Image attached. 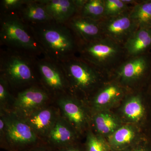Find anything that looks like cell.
<instances>
[{"label": "cell", "mask_w": 151, "mask_h": 151, "mask_svg": "<svg viewBox=\"0 0 151 151\" xmlns=\"http://www.w3.org/2000/svg\"><path fill=\"white\" fill-rule=\"evenodd\" d=\"M67 79L71 92L87 94L97 90L110 76L79 56H75L60 63Z\"/></svg>", "instance_id": "obj_4"}, {"label": "cell", "mask_w": 151, "mask_h": 151, "mask_svg": "<svg viewBox=\"0 0 151 151\" xmlns=\"http://www.w3.org/2000/svg\"><path fill=\"white\" fill-rule=\"evenodd\" d=\"M56 103L61 116L78 133L82 131L87 124V116L79 102L72 96L66 94L58 97Z\"/></svg>", "instance_id": "obj_12"}, {"label": "cell", "mask_w": 151, "mask_h": 151, "mask_svg": "<svg viewBox=\"0 0 151 151\" xmlns=\"http://www.w3.org/2000/svg\"><path fill=\"white\" fill-rule=\"evenodd\" d=\"M78 133L77 130L60 114L44 143L57 150L76 143Z\"/></svg>", "instance_id": "obj_13"}, {"label": "cell", "mask_w": 151, "mask_h": 151, "mask_svg": "<svg viewBox=\"0 0 151 151\" xmlns=\"http://www.w3.org/2000/svg\"><path fill=\"white\" fill-rule=\"evenodd\" d=\"M130 16L139 28H150L151 26V0L140 1L132 7Z\"/></svg>", "instance_id": "obj_19"}, {"label": "cell", "mask_w": 151, "mask_h": 151, "mask_svg": "<svg viewBox=\"0 0 151 151\" xmlns=\"http://www.w3.org/2000/svg\"><path fill=\"white\" fill-rule=\"evenodd\" d=\"M77 14L100 21L105 18V0H85Z\"/></svg>", "instance_id": "obj_20"}, {"label": "cell", "mask_w": 151, "mask_h": 151, "mask_svg": "<svg viewBox=\"0 0 151 151\" xmlns=\"http://www.w3.org/2000/svg\"><path fill=\"white\" fill-rule=\"evenodd\" d=\"M124 113L128 119L135 122L142 118L145 109L139 95H134L130 97L124 105Z\"/></svg>", "instance_id": "obj_21"}, {"label": "cell", "mask_w": 151, "mask_h": 151, "mask_svg": "<svg viewBox=\"0 0 151 151\" xmlns=\"http://www.w3.org/2000/svg\"><path fill=\"white\" fill-rule=\"evenodd\" d=\"M2 113L5 122V140L1 147L9 151H26L43 142L21 116L10 110Z\"/></svg>", "instance_id": "obj_6"}, {"label": "cell", "mask_w": 151, "mask_h": 151, "mask_svg": "<svg viewBox=\"0 0 151 151\" xmlns=\"http://www.w3.org/2000/svg\"><path fill=\"white\" fill-rule=\"evenodd\" d=\"M78 41L89 42L103 37L100 21L76 15L66 23Z\"/></svg>", "instance_id": "obj_14"}, {"label": "cell", "mask_w": 151, "mask_h": 151, "mask_svg": "<svg viewBox=\"0 0 151 151\" xmlns=\"http://www.w3.org/2000/svg\"><path fill=\"white\" fill-rule=\"evenodd\" d=\"M50 101V94L45 89L30 86L18 93L11 110L19 115L28 114L48 105Z\"/></svg>", "instance_id": "obj_11"}, {"label": "cell", "mask_w": 151, "mask_h": 151, "mask_svg": "<svg viewBox=\"0 0 151 151\" xmlns=\"http://www.w3.org/2000/svg\"><path fill=\"white\" fill-rule=\"evenodd\" d=\"M85 150L86 151H108V147L102 138L89 131L86 136Z\"/></svg>", "instance_id": "obj_25"}, {"label": "cell", "mask_w": 151, "mask_h": 151, "mask_svg": "<svg viewBox=\"0 0 151 151\" xmlns=\"http://www.w3.org/2000/svg\"><path fill=\"white\" fill-rule=\"evenodd\" d=\"M126 89L114 79L106 81L96 91L92 100L94 108L100 109L115 103L124 97Z\"/></svg>", "instance_id": "obj_15"}, {"label": "cell", "mask_w": 151, "mask_h": 151, "mask_svg": "<svg viewBox=\"0 0 151 151\" xmlns=\"http://www.w3.org/2000/svg\"><path fill=\"white\" fill-rule=\"evenodd\" d=\"M18 115L26 122L44 142L60 116V113L58 107L48 105L28 114Z\"/></svg>", "instance_id": "obj_10"}, {"label": "cell", "mask_w": 151, "mask_h": 151, "mask_svg": "<svg viewBox=\"0 0 151 151\" xmlns=\"http://www.w3.org/2000/svg\"><path fill=\"white\" fill-rule=\"evenodd\" d=\"M130 12L118 16L105 18L100 21L103 35L123 46L139 28L130 17Z\"/></svg>", "instance_id": "obj_9"}, {"label": "cell", "mask_w": 151, "mask_h": 151, "mask_svg": "<svg viewBox=\"0 0 151 151\" xmlns=\"http://www.w3.org/2000/svg\"><path fill=\"white\" fill-rule=\"evenodd\" d=\"M28 25L45 57L60 63L77 54L78 40L66 24L52 21Z\"/></svg>", "instance_id": "obj_1"}, {"label": "cell", "mask_w": 151, "mask_h": 151, "mask_svg": "<svg viewBox=\"0 0 151 151\" xmlns=\"http://www.w3.org/2000/svg\"><path fill=\"white\" fill-rule=\"evenodd\" d=\"M8 82L5 78L0 76V109L1 112H6L11 110L9 106L12 98L9 92Z\"/></svg>", "instance_id": "obj_26"}, {"label": "cell", "mask_w": 151, "mask_h": 151, "mask_svg": "<svg viewBox=\"0 0 151 151\" xmlns=\"http://www.w3.org/2000/svg\"><path fill=\"white\" fill-rule=\"evenodd\" d=\"M94 122L97 132L102 134L113 133L118 127L116 119L111 114L100 113L95 116Z\"/></svg>", "instance_id": "obj_22"}, {"label": "cell", "mask_w": 151, "mask_h": 151, "mask_svg": "<svg viewBox=\"0 0 151 151\" xmlns=\"http://www.w3.org/2000/svg\"><path fill=\"white\" fill-rule=\"evenodd\" d=\"M47 13L56 22L66 24L77 14L74 0H40Z\"/></svg>", "instance_id": "obj_16"}, {"label": "cell", "mask_w": 151, "mask_h": 151, "mask_svg": "<svg viewBox=\"0 0 151 151\" xmlns=\"http://www.w3.org/2000/svg\"><path fill=\"white\" fill-rule=\"evenodd\" d=\"M26 151H57V150L45 143L42 142L30 148Z\"/></svg>", "instance_id": "obj_28"}, {"label": "cell", "mask_w": 151, "mask_h": 151, "mask_svg": "<svg viewBox=\"0 0 151 151\" xmlns=\"http://www.w3.org/2000/svg\"><path fill=\"white\" fill-rule=\"evenodd\" d=\"M18 12V13L22 19L28 24H38L54 21L40 0H26Z\"/></svg>", "instance_id": "obj_18"}, {"label": "cell", "mask_w": 151, "mask_h": 151, "mask_svg": "<svg viewBox=\"0 0 151 151\" xmlns=\"http://www.w3.org/2000/svg\"><path fill=\"white\" fill-rule=\"evenodd\" d=\"M132 151H148L147 150H145V149H139L137 150H135Z\"/></svg>", "instance_id": "obj_30"}, {"label": "cell", "mask_w": 151, "mask_h": 151, "mask_svg": "<svg viewBox=\"0 0 151 151\" xmlns=\"http://www.w3.org/2000/svg\"><path fill=\"white\" fill-rule=\"evenodd\" d=\"M150 29L151 30V27H150Z\"/></svg>", "instance_id": "obj_31"}, {"label": "cell", "mask_w": 151, "mask_h": 151, "mask_svg": "<svg viewBox=\"0 0 151 151\" xmlns=\"http://www.w3.org/2000/svg\"><path fill=\"white\" fill-rule=\"evenodd\" d=\"M57 151H86L80 148L76 145V143L57 150Z\"/></svg>", "instance_id": "obj_29"}, {"label": "cell", "mask_w": 151, "mask_h": 151, "mask_svg": "<svg viewBox=\"0 0 151 151\" xmlns=\"http://www.w3.org/2000/svg\"><path fill=\"white\" fill-rule=\"evenodd\" d=\"M36 66L47 93L59 97L69 91L67 79L60 63L45 57L42 59H37Z\"/></svg>", "instance_id": "obj_8"}, {"label": "cell", "mask_w": 151, "mask_h": 151, "mask_svg": "<svg viewBox=\"0 0 151 151\" xmlns=\"http://www.w3.org/2000/svg\"><path fill=\"white\" fill-rule=\"evenodd\" d=\"M0 24V41L3 45L35 56L43 54L29 25L18 12L3 13Z\"/></svg>", "instance_id": "obj_3"}, {"label": "cell", "mask_w": 151, "mask_h": 151, "mask_svg": "<svg viewBox=\"0 0 151 151\" xmlns=\"http://www.w3.org/2000/svg\"><path fill=\"white\" fill-rule=\"evenodd\" d=\"M132 7L122 0H105V18L118 16L128 12Z\"/></svg>", "instance_id": "obj_24"}, {"label": "cell", "mask_w": 151, "mask_h": 151, "mask_svg": "<svg viewBox=\"0 0 151 151\" xmlns=\"http://www.w3.org/2000/svg\"><path fill=\"white\" fill-rule=\"evenodd\" d=\"M135 137V132L131 127L124 126L117 129L110 138V142L115 147H123L130 144Z\"/></svg>", "instance_id": "obj_23"}, {"label": "cell", "mask_w": 151, "mask_h": 151, "mask_svg": "<svg viewBox=\"0 0 151 151\" xmlns=\"http://www.w3.org/2000/svg\"><path fill=\"white\" fill-rule=\"evenodd\" d=\"M7 49L1 54V75L14 87L32 84L36 79V56L24 52Z\"/></svg>", "instance_id": "obj_5"}, {"label": "cell", "mask_w": 151, "mask_h": 151, "mask_svg": "<svg viewBox=\"0 0 151 151\" xmlns=\"http://www.w3.org/2000/svg\"><path fill=\"white\" fill-rule=\"evenodd\" d=\"M25 1L26 0H3L1 1L3 13L18 12Z\"/></svg>", "instance_id": "obj_27"}, {"label": "cell", "mask_w": 151, "mask_h": 151, "mask_svg": "<svg viewBox=\"0 0 151 151\" xmlns=\"http://www.w3.org/2000/svg\"><path fill=\"white\" fill-rule=\"evenodd\" d=\"M127 58L149 53L151 49V30L139 28L123 45Z\"/></svg>", "instance_id": "obj_17"}, {"label": "cell", "mask_w": 151, "mask_h": 151, "mask_svg": "<svg viewBox=\"0 0 151 151\" xmlns=\"http://www.w3.org/2000/svg\"><path fill=\"white\" fill-rule=\"evenodd\" d=\"M77 54L110 76L127 58L123 45L104 36L89 42L78 41Z\"/></svg>", "instance_id": "obj_2"}, {"label": "cell", "mask_w": 151, "mask_h": 151, "mask_svg": "<svg viewBox=\"0 0 151 151\" xmlns=\"http://www.w3.org/2000/svg\"><path fill=\"white\" fill-rule=\"evenodd\" d=\"M151 75V56L148 53L127 58L111 76L127 89L136 86Z\"/></svg>", "instance_id": "obj_7"}]
</instances>
